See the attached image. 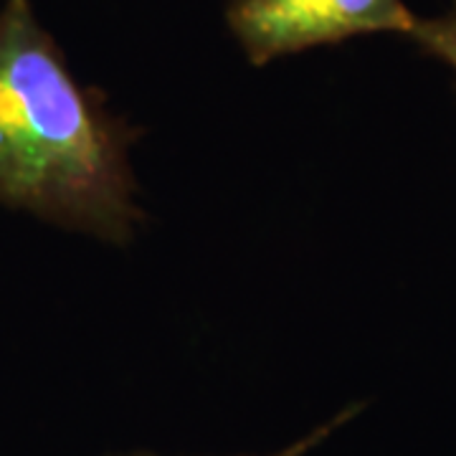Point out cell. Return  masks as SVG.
Here are the masks:
<instances>
[{
  "label": "cell",
  "mask_w": 456,
  "mask_h": 456,
  "mask_svg": "<svg viewBox=\"0 0 456 456\" xmlns=\"http://www.w3.org/2000/svg\"><path fill=\"white\" fill-rule=\"evenodd\" d=\"M132 127L79 84L31 0L0 8V203L125 244L142 213Z\"/></svg>",
  "instance_id": "obj_1"
},
{
  "label": "cell",
  "mask_w": 456,
  "mask_h": 456,
  "mask_svg": "<svg viewBox=\"0 0 456 456\" xmlns=\"http://www.w3.org/2000/svg\"><path fill=\"white\" fill-rule=\"evenodd\" d=\"M226 20L246 59L264 66L368 33L411 36L419 16L403 0H231Z\"/></svg>",
  "instance_id": "obj_2"
},
{
  "label": "cell",
  "mask_w": 456,
  "mask_h": 456,
  "mask_svg": "<svg viewBox=\"0 0 456 456\" xmlns=\"http://www.w3.org/2000/svg\"><path fill=\"white\" fill-rule=\"evenodd\" d=\"M408 38H413L428 56L444 61L456 74V0L441 16L419 18Z\"/></svg>",
  "instance_id": "obj_3"
},
{
  "label": "cell",
  "mask_w": 456,
  "mask_h": 456,
  "mask_svg": "<svg viewBox=\"0 0 456 456\" xmlns=\"http://www.w3.org/2000/svg\"><path fill=\"white\" fill-rule=\"evenodd\" d=\"M353 413H355V408H347V411H345V413H340V416H338L335 421H330V424L320 426L317 431L307 434L305 439H299L297 444H292V446H287V449H281L279 454H272V456H307L312 449H314V446L320 444V441H325L327 436H330V434H332V431H335L338 426L345 424V421H347V419H350ZM127 456H152V454H127Z\"/></svg>",
  "instance_id": "obj_4"
}]
</instances>
